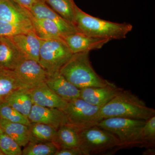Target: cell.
<instances>
[{"mask_svg":"<svg viewBox=\"0 0 155 155\" xmlns=\"http://www.w3.org/2000/svg\"><path fill=\"white\" fill-rule=\"evenodd\" d=\"M155 115L154 109L147 107L137 96L123 89L101 107L99 117V121L114 117L146 121Z\"/></svg>","mask_w":155,"mask_h":155,"instance_id":"obj_1","label":"cell"},{"mask_svg":"<svg viewBox=\"0 0 155 155\" xmlns=\"http://www.w3.org/2000/svg\"><path fill=\"white\" fill-rule=\"evenodd\" d=\"M75 25L79 32L90 36L112 40L125 38L133 29L130 23H118L91 16L76 5Z\"/></svg>","mask_w":155,"mask_h":155,"instance_id":"obj_2","label":"cell"},{"mask_svg":"<svg viewBox=\"0 0 155 155\" xmlns=\"http://www.w3.org/2000/svg\"><path fill=\"white\" fill-rule=\"evenodd\" d=\"M70 83L79 89L91 87H104L112 82L104 79L96 72L90 60L89 52L72 54L60 70Z\"/></svg>","mask_w":155,"mask_h":155,"instance_id":"obj_3","label":"cell"},{"mask_svg":"<svg viewBox=\"0 0 155 155\" xmlns=\"http://www.w3.org/2000/svg\"><path fill=\"white\" fill-rule=\"evenodd\" d=\"M79 147L83 155L103 154L122 149L119 139L114 134L97 125L77 129Z\"/></svg>","mask_w":155,"mask_h":155,"instance_id":"obj_4","label":"cell"},{"mask_svg":"<svg viewBox=\"0 0 155 155\" xmlns=\"http://www.w3.org/2000/svg\"><path fill=\"white\" fill-rule=\"evenodd\" d=\"M145 121L114 117L102 119L97 125L115 134L119 139L122 149L142 147L141 132Z\"/></svg>","mask_w":155,"mask_h":155,"instance_id":"obj_5","label":"cell"},{"mask_svg":"<svg viewBox=\"0 0 155 155\" xmlns=\"http://www.w3.org/2000/svg\"><path fill=\"white\" fill-rule=\"evenodd\" d=\"M72 54L63 38L43 40L38 63L48 74H51L60 71Z\"/></svg>","mask_w":155,"mask_h":155,"instance_id":"obj_6","label":"cell"},{"mask_svg":"<svg viewBox=\"0 0 155 155\" xmlns=\"http://www.w3.org/2000/svg\"><path fill=\"white\" fill-rule=\"evenodd\" d=\"M101 108L79 97L67 102L62 110L67 116L69 125L80 129L97 124Z\"/></svg>","mask_w":155,"mask_h":155,"instance_id":"obj_7","label":"cell"},{"mask_svg":"<svg viewBox=\"0 0 155 155\" xmlns=\"http://www.w3.org/2000/svg\"><path fill=\"white\" fill-rule=\"evenodd\" d=\"M21 88L31 89L45 81L48 73L38 62L25 58L14 70Z\"/></svg>","mask_w":155,"mask_h":155,"instance_id":"obj_8","label":"cell"},{"mask_svg":"<svg viewBox=\"0 0 155 155\" xmlns=\"http://www.w3.org/2000/svg\"><path fill=\"white\" fill-rule=\"evenodd\" d=\"M62 38L73 54L99 50L110 41L107 39L94 37L81 32L66 34Z\"/></svg>","mask_w":155,"mask_h":155,"instance_id":"obj_9","label":"cell"},{"mask_svg":"<svg viewBox=\"0 0 155 155\" xmlns=\"http://www.w3.org/2000/svg\"><path fill=\"white\" fill-rule=\"evenodd\" d=\"M0 19L34 30L29 11L13 0L0 2Z\"/></svg>","mask_w":155,"mask_h":155,"instance_id":"obj_10","label":"cell"},{"mask_svg":"<svg viewBox=\"0 0 155 155\" xmlns=\"http://www.w3.org/2000/svg\"><path fill=\"white\" fill-rule=\"evenodd\" d=\"M28 118L31 122L50 125L57 130L63 125L69 124L67 116L62 110L35 104L32 106Z\"/></svg>","mask_w":155,"mask_h":155,"instance_id":"obj_11","label":"cell"},{"mask_svg":"<svg viewBox=\"0 0 155 155\" xmlns=\"http://www.w3.org/2000/svg\"><path fill=\"white\" fill-rule=\"evenodd\" d=\"M123 89L112 82L105 86L84 87L80 89V97L91 104L101 107Z\"/></svg>","mask_w":155,"mask_h":155,"instance_id":"obj_12","label":"cell"},{"mask_svg":"<svg viewBox=\"0 0 155 155\" xmlns=\"http://www.w3.org/2000/svg\"><path fill=\"white\" fill-rule=\"evenodd\" d=\"M28 11L34 17L48 19L54 22L63 35L66 34L79 32L74 24L54 11L43 0H38Z\"/></svg>","mask_w":155,"mask_h":155,"instance_id":"obj_13","label":"cell"},{"mask_svg":"<svg viewBox=\"0 0 155 155\" xmlns=\"http://www.w3.org/2000/svg\"><path fill=\"white\" fill-rule=\"evenodd\" d=\"M28 91L33 104L61 110L67 105V101L56 94L45 81Z\"/></svg>","mask_w":155,"mask_h":155,"instance_id":"obj_14","label":"cell"},{"mask_svg":"<svg viewBox=\"0 0 155 155\" xmlns=\"http://www.w3.org/2000/svg\"><path fill=\"white\" fill-rule=\"evenodd\" d=\"M45 82L56 94L67 102L80 97V89L68 81L60 71L48 74Z\"/></svg>","mask_w":155,"mask_h":155,"instance_id":"obj_15","label":"cell"},{"mask_svg":"<svg viewBox=\"0 0 155 155\" xmlns=\"http://www.w3.org/2000/svg\"><path fill=\"white\" fill-rule=\"evenodd\" d=\"M25 58L11 38L0 37V67L14 70Z\"/></svg>","mask_w":155,"mask_h":155,"instance_id":"obj_16","label":"cell"},{"mask_svg":"<svg viewBox=\"0 0 155 155\" xmlns=\"http://www.w3.org/2000/svg\"><path fill=\"white\" fill-rule=\"evenodd\" d=\"M25 57L39 62L40 51L43 40L34 31L10 37Z\"/></svg>","mask_w":155,"mask_h":155,"instance_id":"obj_17","label":"cell"},{"mask_svg":"<svg viewBox=\"0 0 155 155\" xmlns=\"http://www.w3.org/2000/svg\"><path fill=\"white\" fill-rule=\"evenodd\" d=\"M4 101L16 110L28 117L33 105L28 89L25 88L17 89L11 92Z\"/></svg>","mask_w":155,"mask_h":155,"instance_id":"obj_18","label":"cell"},{"mask_svg":"<svg viewBox=\"0 0 155 155\" xmlns=\"http://www.w3.org/2000/svg\"><path fill=\"white\" fill-rule=\"evenodd\" d=\"M0 127L20 147H25L29 143L28 126L0 118Z\"/></svg>","mask_w":155,"mask_h":155,"instance_id":"obj_19","label":"cell"},{"mask_svg":"<svg viewBox=\"0 0 155 155\" xmlns=\"http://www.w3.org/2000/svg\"><path fill=\"white\" fill-rule=\"evenodd\" d=\"M30 13L34 30L40 38L42 40L62 38L63 33L54 22L48 19L37 18Z\"/></svg>","mask_w":155,"mask_h":155,"instance_id":"obj_20","label":"cell"},{"mask_svg":"<svg viewBox=\"0 0 155 155\" xmlns=\"http://www.w3.org/2000/svg\"><path fill=\"white\" fill-rule=\"evenodd\" d=\"M52 142L58 150L79 147V139L77 130L69 124L63 125L58 128Z\"/></svg>","mask_w":155,"mask_h":155,"instance_id":"obj_21","label":"cell"},{"mask_svg":"<svg viewBox=\"0 0 155 155\" xmlns=\"http://www.w3.org/2000/svg\"><path fill=\"white\" fill-rule=\"evenodd\" d=\"M28 129L29 142H52L57 131L52 126L36 122H31Z\"/></svg>","mask_w":155,"mask_h":155,"instance_id":"obj_22","label":"cell"},{"mask_svg":"<svg viewBox=\"0 0 155 155\" xmlns=\"http://www.w3.org/2000/svg\"><path fill=\"white\" fill-rule=\"evenodd\" d=\"M21 88L14 70L0 67V102L11 92Z\"/></svg>","mask_w":155,"mask_h":155,"instance_id":"obj_23","label":"cell"},{"mask_svg":"<svg viewBox=\"0 0 155 155\" xmlns=\"http://www.w3.org/2000/svg\"><path fill=\"white\" fill-rule=\"evenodd\" d=\"M43 1L61 17L75 25V9L76 5L74 0Z\"/></svg>","mask_w":155,"mask_h":155,"instance_id":"obj_24","label":"cell"},{"mask_svg":"<svg viewBox=\"0 0 155 155\" xmlns=\"http://www.w3.org/2000/svg\"><path fill=\"white\" fill-rule=\"evenodd\" d=\"M58 148L52 141L30 142L22 150V155H55Z\"/></svg>","mask_w":155,"mask_h":155,"instance_id":"obj_25","label":"cell"},{"mask_svg":"<svg viewBox=\"0 0 155 155\" xmlns=\"http://www.w3.org/2000/svg\"><path fill=\"white\" fill-rule=\"evenodd\" d=\"M0 118L27 126L31 124L28 117L16 110L5 101L0 102Z\"/></svg>","mask_w":155,"mask_h":155,"instance_id":"obj_26","label":"cell"},{"mask_svg":"<svg viewBox=\"0 0 155 155\" xmlns=\"http://www.w3.org/2000/svg\"><path fill=\"white\" fill-rule=\"evenodd\" d=\"M0 150L4 155H22L21 147L0 128Z\"/></svg>","mask_w":155,"mask_h":155,"instance_id":"obj_27","label":"cell"},{"mask_svg":"<svg viewBox=\"0 0 155 155\" xmlns=\"http://www.w3.org/2000/svg\"><path fill=\"white\" fill-rule=\"evenodd\" d=\"M142 147H153L155 143V116H152L145 122L141 132Z\"/></svg>","mask_w":155,"mask_h":155,"instance_id":"obj_28","label":"cell"},{"mask_svg":"<svg viewBox=\"0 0 155 155\" xmlns=\"http://www.w3.org/2000/svg\"><path fill=\"white\" fill-rule=\"evenodd\" d=\"M31 31L34 30L0 19V37H11L20 34L26 33Z\"/></svg>","mask_w":155,"mask_h":155,"instance_id":"obj_29","label":"cell"},{"mask_svg":"<svg viewBox=\"0 0 155 155\" xmlns=\"http://www.w3.org/2000/svg\"><path fill=\"white\" fill-rule=\"evenodd\" d=\"M55 155H83V153L79 147H72L58 150Z\"/></svg>","mask_w":155,"mask_h":155,"instance_id":"obj_30","label":"cell"},{"mask_svg":"<svg viewBox=\"0 0 155 155\" xmlns=\"http://www.w3.org/2000/svg\"><path fill=\"white\" fill-rule=\"evenodd\" d=\"M18 5L22 6L23 8L29 9L37 2L38 0H13Z\"/></svg>","mask_w":155,"mask_h":155,"instance_id":"obj_31","label":"cell"},{"mask_svg":"<svg viewBox=\"0 0 155 155\" xmlns=\"http://www.w3.org/2000/svg\"><path fill=\"white\" fill-rule=\"evenodd\" d=\"M147 150H145L143 154L144 155H155V149L153 147H148Z\"/></svg>","mask_w":155,"mask_h":155,"instance_id":"obj_32","label":"cell"},{"mask_svg":"<svg viewBox=\"0 0 155 155\" xmlns=\"http://www.w3.org/2000/svg\"><path fill=\"white\" fill-rule=\"evenodd\" d=\"M1 1H2V0H0V2H1Z\"/></svg>","mask_w":155,"mask_h":155,"instance_id":"obj_33","label":"cell"},{"mask_svg":"<svg viewBox=\"0 0 155 155\" xmlns=\"http://www.w3.org/2000/svg\"><path fill=\"white\" fill-rule=\"evenodd\" d=\"M0 128H1V127H0Z\"/></svg>","mask_w":155,"mask_h":155,"instance_id":"obj_34","label":"cell"}]
</instances>
